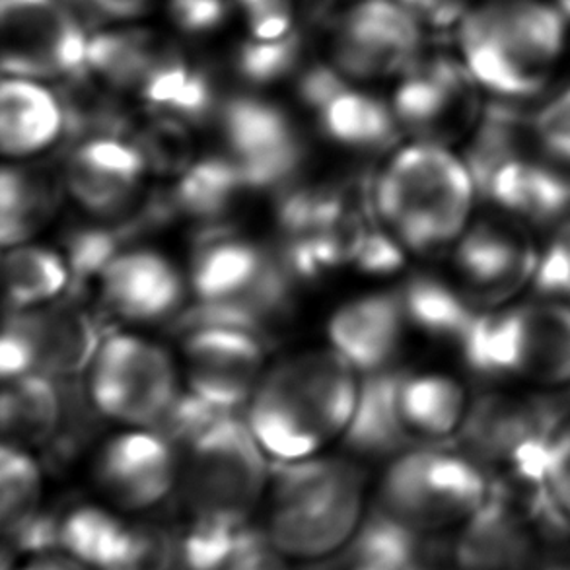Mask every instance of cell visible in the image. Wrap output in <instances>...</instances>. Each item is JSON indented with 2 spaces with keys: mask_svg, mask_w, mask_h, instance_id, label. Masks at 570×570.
I'll return each instance as SVG.
<instances>
[{
  "mask_svg": "<svg viewBox=\"0 0 570 570\" xmlns=\"http://www.w3.org/2000/svg\"><path fill=\"white\" fill-rule=\"evenodd\" d=\"M358 371L343 356L312 351L265 372L249 405L247 424L277 462L320 454L343 439L358 397Z\"/></svg>",
  "mask_w": 570,
  "mask_h": 570,
  "instance_id": "obj_1",
  "label": "cell"
},
{
  "mask_svg": "<svg viewBox=\"0 0 570 570\" xmlns=\"http://www.w3.org/2000/svg\"><path fill=\"white\" fill-rule=\"evenodd\" d=\"M569 22L553 0H471L458 20V51L485 92L540 94L561 67Z\"/></svg>",
  "mask_w": 570,
  "mask_h": 570,
  "instance_id": "obj_2",
  "label": "cell"
},
{
  "mask_svg": "<svg viewBox=\"0 0 570 570\" xmlns=\"http://www.w3.org/2000/svg\"><path fill=\"white\" fill-rule=\"evenodd\" d=\"M478 187L465 158L416 140L393 153L374 184V207L401 246L434 252L470 228Z\"/></svg>",
  "mask_w": 570,
  "mask_h": 570,
  "instance_id": "obj_3",
  "label": "cell"
},
{
  "mask_svg": "<svg viewBox=\"0 0 570 570\" xmlns=\"http://www.w3.org/2000/svg\"><path fill=\"white\" fill-rule=\"evenodd\" d=\"M363 473L332 458L277 462L271 468L267 538L293 557L330 556L363 522Z\"/></svg>",
  "mask_w": 570,
  "mask_h": 570,
  "instance_id": "obj_4",
  "label": "cell"
},
{
  "mask_svg": "<svg viewBox=\"0 0 570 570\" xmlns=\"http://www.w3.org/2000/svg\"><path fill=\"white\" fill-rule=\"evenodd\" d=\"M460 348L470 368L491 379L570 384V306L543 296L479 314Z\"/></svg>",
  "mask_w": 570,
  "mask_h": 570,
  "instance_id": "obj_5",
  "label": "cell"
},
{
  "mask_svg": "<svg viewBox=\"0 0 570 570\" xmlns=\"http://www.w3.org/2000/svg\"><path fill=\"white\" fill-rule=\"evenodd\" d=\"M489 494L491 479L470 455L426 448L387 468L379 509L416 532L434 533L470 522Z\"/></svg>",
  "mask_w": 570,
  "mask_h": 570,
  "instance_id": "obj_6",
  "label": "cell"
},
{
  "mask_svg": "<svg viewBox=\"0 0 570 570\" xmlns=\"http://www.w3.org/2000/svg\"><path fill=\"white\" fill-rule=\"evenodd\" d=\"M186 448L179 481L193 517L247 522L271 481L267 452L247 421L220 416Z\"/></svg>",
  "mask_w": 570,
  "mask_h": 570,
  "instance_id": "obj_7",
  "label": "cell"
},
{
  "mask_svg": "<svg viewBox=\"0 0 570 570\" xmlns=\"http://www.w3.org/2000/svg\"><path fill=\"white\" fill-rule=\"evenodd\" d=\"M561 409L533 397L487 395L473 403L460 431L470 455L501 489H543V465Z\"/></svg>",
  "mask_w": 570,
  "mask_h": 570,
  "instance_id": "obj_8",
  "label": "cell"
},
{
  "mask_svg": "<svg viewBox=\"0 0 570 570\" xmlns=\"http://www.w3.org/2000/svg\"><path fill=\"white\" fill-rule=\"evenodd\" d=\"M546 156L530 155L512 121L481 124L465 163L478 193L528 224L561 220L570 210V176Z\"/></svg>",
  "mask_w": 570,
  "mask_h": 570,
  "instance_id": "obj_9",
  "label": "cell"
},
{
  "mask_svg": "<svg viewBox=\"0 0 570 570\" xmlns=\"http://www.w3.org/2000/svg\"><path fill=\"white\" fill-rule=\"evenodd\" d=\"M178 368L153 341L117 333L90 363L88 395L98 413L131 429H156L179 395Z\"/></svg>",
  "mask_w": 570,
  "mask_h": 570,
  "instance_id": "obj_10",
  "label": "cell"
},
{
  "mask_svg": "<svg viewBox=\"0 0 570 570\" xmlns=\"http://www.w3.org/2000/svg\"><path fill=\"white\" fill-rule=\"evenodd\" d=\"M199 301L195 325H230L254 332L285 302L286 281L259 247L220 239L200 252L191 273Z\"/></svg>",
  "mask_w": 570,
  "mask_h": 570,
  "instance_id": "obj_11",
  "label": "cell"
},
{
  "mask_svg": "<svg viewBox=\"0 0 570 570\" xmlns=\"http://www.w3.org/2000/svg\"><path fill=\"white\" fill-rule=\"evenodd\" d=\"M85 26L65 0H0V53L7 77H75L88 70Z\"/></svg>",
  "mask_w": 570,
  "mask_h": 570,
  "instance_id": "obj_12",
  "label": "cell"
},
{
  "mask_svg": "<svg viewBox=\"0 0 570 570\" xmlns=\"http://www.w3.org/2000/svg\"><path fill=\"white\" fill-rule=\"evenodd\" d=\"M479 90L483 88L462 59L416 61L397 86L392 109L400 127L419 135V140L446 145L478 124Z\"/></svg>",
  "mask_w": 570,
  "mask_h": 570,
  "instance_id": "obj_13",
  "label": "cell"
},
{
  "mask_svg": "<svg viewBox=\"0 0 570 570\" xmlns=\"http://www.w3.org/2000/svg\"><path fill=\"white\" fill-rule=\"evenodd\" d=\"M423 22L395 0H361L341 18L333 55L337 69L355 78L405 72L419 61Z\"/></svg>",
  "mask_w": 570,
  "mask_h": 570,
  "instance_id": "obj_14",
  "label": "cell"
},
{
  "mask_svg": "<svg viewBox=\"0 0 570 570\" xmlns=\"http://www.w3.org/2000/svg\"><path fill=\"white\" fill-rule=\"evenodd\" d=\"M187 384L224 411L249 403L265 376V353L254 332L230 325H199L184 345Z\"/></svg>",
  "mask_w": 570,
  "mask_h": 570,
  "instance_id": "obj_15",
  "label": "cell"
},
{
  "mask_svg": "<svg viewBox=\"0 0 570 570\" xmlns=\"http://www.w3.org/2000/svg\"><path fill=\"white\" fill-rule=\"evenodd\" d=\"M220 124L247 189L281 186L298 170L301 140L288 116L275 104L236 98L224 104Z\"/></svg>",
  "mask_w": 570,
  "mask_h": 570,
  "instance_id": "obj_16",
  "label": "cell"
},
{
  "mask_svg": "<svg viewBox=\"0 0 570 570\" xmlns=\"http://www.w3.org/2000/svg\"><path fill=\"white\" fill-rule=\"evenodd\" d=\"M176 446L155 429H129L109 440L98 458V483L119 509L145 510L178 483Z\"/></svg>",
  "mask_w": 570,
  "mask_h": 570,
  "instance_id": "obj_17",
  "label": "cell"
},
{
  "mask_svg": "<svg viewBox=\"0 0 570 570\" xmlns=\"http://www.w3.org/2000/svg\"><path fill=\"white\" fill-rule=\"evenodd\" d=\"M538 263L540 252L514 224H473L455 242V265L478 301H507L533 283Z\"/></svg>",
  "mask_w": 570,
  "mask_h": 570,
  "instance_id": "obj_18",
  "label": "cell"
},
{
  "mask_svg": "<svg viewBox=\"0 0 570 570\" xmlns=\"http://www.w3.org/2000/svg\"><path fill=\"white\" fill-rule=\"evenodd\" d=\"M145 171L147 156L140 148L114 135H101L78 145L67 163L65 181L80 207L111 213L137 193Z\"/></svg>",
  "mask_w": 570,
  "mask_h": 570,
  "instance_id": "obj_19",
  "label": "cell"
},
{
  "mask_svg": "<svg viewBox=\"0 0 570 570\" xmlns=\"http://www.w3.org/2000/svg\"><path fill=\"white\" fill-rule=\"evenodd\" d=\"M104 302L131 322L170 316L184 298V281L174 263L150 249L117 254L100 275Z\"/></svg>",
  "mask_w": 570,
  "mask_h": 570,
  "instance_id": "obj_20",
  "label": "cell"
},
{
  "mask_svg": "<svg viewBox=\"0 0 570 570\" xmlns=\"http://www.w3.org/2000/svg\"><path fill=\"white\" fill-rule=\"evenodd\" d=\"M407 322L400 298L371 294L343 304L327 324L333 351L363 374L385 371L400 351Z\"/></svg>",
  "mask_w": 570,
  "mask_h": 570,
  "instance_id": "obj_21",
  "label": "cell"
},
{
  "mask_svg": "<svg viewBox=\"0 0 570 570\" xmlns=\"http://www.w3.org/2000/svg\"><path fill=\"white\" fill-rule=\"evenodd\" d=\"M67 131L61 96L41 80L4 77L0 86V147L10 160L46 153Z\"/></svg>",
  "mask_w": 570,
  "mask_h": 570,
  "instance_id": "obj_22",
  "label": "cell"
},
{
  "mask_svg": "<svg viewBox=\"0 0 570 570\" xmlns=\"http://www.w3.org/2000/svg\"><path fill=\"white\" fill-rule=\"evenodd\" d=\"M8 317L30 348L36 374H72L90 366L100 347L92 322L75 309H14Z\"/></svg>",
  "mask_w": 570,
  "mask_h": 570,
  "instance_id": "obj_23",
  "label": "cell"
},
{
  "mask_svg": "<svg viewBox=\"0 0 570 570\" xmlns=\"http://www.w3.org/2000/svg\"><path fill=\"white\" fill-rule=\"evenodd\" d=\"M429 535L376 509L348 541L341 570H439V551Z\"/></svg>",
  "mask_w": 570,
  "mask_h": 570,
  "instance_id": "obj_24",
  "label": "cell"
},
{
  "mask_svg": "<svg viewBox=\"0 0 570 570\" xmlns=\"http://www.w3.org/2000/svg\"><path fill=\"white\" fill-rule=\"evenodd\" d=\"M400 372L380 371L361 380L355 411L343 440L351 452L379 458L395 452L409 434L400 415Z\"/></svg>",
  "mask_w": 570,
  "mask_h": 570,
  "instance_id": "obj_25",
  "label": "cell"
},
{
  "mask_svg": "<svg viewBox=\"0 0 570 570\" xmlns=\"http://www.w3.org/2000/svg\"><path fill=\"white\" fill-rule=\"evenodd\" d=\"M470 400L458 380L444 374H415L401 379L400 415L407 434L440 440L462 431Z\"/></svg>",
  "mask_w": 570,
  "mask_h": 570,
  "instance_id": "obj_26",
  "label": "cell"
},
{
  "mask_svg": "<svg viewBox=\"0 0 570 570\" xmlns=\"http://www.w3.org/2000/svg\"><path fill=\"white\" fill-rule=\"evenodd\" d=\"M135 525L100 507L82 504L59 517V553L88 569L121 570L131 551Z\"/></svg>",
  "mask_w": 570,
  "mask_h": 570,
  "instance_id": "obj_27",
  "label": "cell"
},
{
  "mask_svg": "<svg viewBox=\"0 0 570 570\" xmlns=\"http://www.w3.org/2000/svg\"><path fill=\"white\" fill-rule=\"evenodd\" d=\"M62 403L51 376L26 374L4 380L0 426L4 444L26 448L53 436L61 424Z\"/></svg>",
  "mask_w": 570,
  "mask_h": 570,
  "instance_id": "obj_28",
  "label": "cell"
},
{
  "mask_svg": "<svg viewBox=\"0 0 570 570\" xmlns=\"http://www.w3.org/2000/svg\"><path fill=\"white\" fill-rule=\"evenodd\" d=\"M139 92L150 108L179 124H200L215 108V92L208 78L191 69L174 49H168L156 62Z\"/></svg>",
  "mask_w": 570,
  "mask_h": 570,
  "instance_id": "obj_29",
  "label": "cell"
},
{
  "mask_svg": "<svg viewBox=\"0 0 570 570\" xmlns=\"http://www.w3.org/2000/svg\"><path fill=\"white\" fill-rule=\"evenodd\" d=\"M317 116L330 139L356 150L390 147L401 129L392 106L351 88L335 96Z\"/></svg>",
  "mask_w": 570,
  "mask_h": 570,
  "instance_id": "obj_30",
  "label": "cell"
},
{
  "mask_svg": "<svg viewBox=\"0 0 570 570\" xmlns=\"http://www.w3.org/2000/svg\"><path fill=\"white\" fill-rule=\"evenodd\" d=\"M2 275L8 304L14 309L39 308L59 298L72 277L65 255L26 242L7 247Z\"/></svg>",
  "mask_w": 570,
  "mask_h": 570,
  "instance_id": "obj_31",
  "label": "cell"
},
{
  "mask_svg": "<svg viewBox=\"0 0 570 570\" xmlns=\"http://www.w3.org/2000/svg\"><path fill=\"white\" fill-rule=\"evenodd\" d=\"M168 51L155 33L142 30L104 31L88 41V70L114 88L140 90L148 72Z\"/></svg>",
  "mask_w": 570,
  "mask_h": 570,
  "instance_id": "obj_32",
  "label": "cell"
},
{
  "mask_svg": "<svg viewBox=\"0 0 570 570\" xmlns=\"http://www.w3.org/2000/svg\"><path fill=\"white\" fill-rule=\"evenodd\" d=\"M400 301L407 322L432 337L455 341L458 345L479 316L468 294L455 291L440 278L411 281Z\"/></svg>",
  "mask_w": 570,
  "mask_h": 570,
  "instance_id": "obj_33",
  "label": "cell"
},
{
  "mask_svg": "<svg viewBox=\"0 0 570 570\" xmlns=\"http://www.w3.org/2000/svg\"><path fill=\"white\" fill-rule=\"evenodd\" d=\"M263 540L267 535L255 532L247 522L195 518L186 532L176 538V570H224Z\"/></svg>",
  "mask_w": 570,
  "mask_h": 570,
  "instance_id": "obj_34",
  "label": "cell"
},
{
  "mask_svg": "<svg viewBox=\"0 0 570 570\" xmlns=\"http://www.w3.org/2000/svg\"><path fill=\"white\" fill-rule=\"evenodd\" d=\"M43 479L26 448L4 444L0 450V524L12 538L39 514Z\"/></svg>",
  "mask_w": 570,
  "mask_h": 570,
  "instance_id": "obj_35",
  "label": "cell"
},
{
  "mask_svg": "<svg viewBox=\"0 0 570 570\" xmlns=\"http://www.w3.org/2000/svg\"><path fill=\"white\" fill-rule=\"evenodd\" d=\"M244 189L246 181L232 158H205L179 179L176 200L187 215L208 218L228 210Z\"/></svg>",
  "mask_w": 570,
  "mask_h": 570,
  "instance_id": "obj_36",
  "label": "cell"
},
{
  "mask_svg": "<svg viewBox=\"0 0 570 570\" xmlns=\"http://www.w3.org/2000/svg\"><path fill=\"white\" fill-rule=\"evenodd\" d=\"M46 210L43 189L28 174L7 166L0 176V239L4 249L28 242Z\"/></svg>",
  "mask_w": 570,
  "mask_h": 570,
  "instance_id": "obj_37",
  "label": "cell"
},
{
  "mask_svg": "<svg viewBox=\"0 0 570 570\" xmlns=\"http://www.w3.org/2000/svg\"><path fill=\"white\" fill-rule=\"evenodd\" d=\"M301 55L302 38L296 31L271 41L252 39L239 47L236 69L252 85H273L296 69Z\"/></svg>",
  "mask_w": 570,
  "mask_h": 570,
  "instance_id": "obj_38",
  "label": "cell"
},
{
  "mask_svg": "<svg viewBox=\"0 0 570 570\" xmlns=\"http://www.w3.org/2000/svg\"><path fill=\"white\" fill-rule=\"evenodd\" d=\"M530 127L541 155L559 166H570V88L543 104Z\"/></svg>",
  "mask_w": 570,
  "mask_h": 570,
  "instance_id": "obj_39",
  "label": "cell"
},
{
  "mask_svg": "<svg viewBox=\"0 0 570 570\" xmlns=\"http://www.w3.org/2000/svg\"><path fill=\"white\" fill-rule=\"evenodd\" d=\"M533 285L546 298L570 306V220H564L540 254Z\"/></svg>",
  "mask_w": 570,
  "mask_h": 570,
  "instance_id": "obj_40",
  "label": "cell"
},
{
  "mask_svg": "<svg viewBox=\"0 0 570 570\" xmlns=\"http://www.w3.org/2000/svg\"><path fill=\"white\" fill-rule=\"evenodd\" d=\"M543 489L557 510L570 520V411L559 416L549 439Z\"/></svg>",
  "mask_w": 570,
  "mask_h": 570,
  "instance_id": "obj_41",
  "label": "cell"
},
{
  "mask_svg": "<svg viewBox=\"0 0 570 570\" xmlns=\"http://www.w3.org/2000/svg\"><path fill=\"white\" fill-rule=\"evenodd\" d=\"M117 255L116 234L106 230L77 232L69 239L70 273L80 278H100L109 262Z\"/></svg>",
  "mask_w": 570,
  "mask_h": 570,
  "instance_id": "obj_42",
  "label": "cell"
},
{
  "mask_svg": "<svg viewBox=\"0 0 570 570\" xmlns=\"http://www.w3.org/2000/svg\"><path fill=\"white\" fill-rule=\"evenodd\" d=\"M252 38L259 41L285 38L293 28V0H238Z\"/></svg>",
  "mask_w": 570,
  "mask_h": 570,
  "instance_id": "obj_43",
  "label": "cell"
},
{
  "mask_svg": "<svg viewBox=\"0 0 570 570\" xmlns=\"http://www.w3.org/2000/svg\"><path fill=\"white\" fill-rule=\"evenodd\" d=\"M226 0H170L168 14L179 30L207 33L226 20Z\"/></svg>",
  "mask_w": 570,
  "mask_h": 570,
  "instance_id": "obj_44",
  "label": "cell"
},
{
  "mask_svg": "<svg viewBox=\"0 0 570 570\" xmlns=\"http://www.w3.org/2000/svg\"><path fill=\"white\" fill-rule=\"evenodd\" d=\"M356 263L363 271L368 273H392L400 269L403 265V252L397 239L384 234H374V236H363L355 249Z\"/></svg>",
  "mask_w": 570,
  "mask_h": 570,
  "instance_id": "obj_45",
  "label": "cell"
},
{
  "mask_svg": "<svg viewBox=\"0 0 570 570\" xmlns=\"http://www.w3.org/2000/svg\"><path fill=\"white\" fill-rule=\"evenodd\" d=\"M347 88L345 78L341 77V70L332 67H314L306 70L298 82L302 101L316 111L325 108L335 96H340Z\"/></svg>",
  "mask_w": 570,
  "mask_h": 570,
  "instance_id": "obj_46",
  "label": "cell"
},
{
  "mask_svg": "<svg viewBox=\"0 0 570 570\" xmlns=\"http://www.w3.org/2000/svg\"><path fill=\"white\" fill-rule=\"evenodd\" d=\"M224 570H288L283 557L278 556V549L267 540L255 543L254 548L247 549L242 556L228 564Z\"/></svg>",
  "mask_w": 570,
  "mask_h": 570,
  "instance_id": "obj_47",
  "label": "cell"
},
{
  "mask_svg": "<svg viewBox=\"0 0 570 570\" xmlns=\"http://www.w3.org/2000/svg\"><path fill=\"white\" fill-rule=\"evenodd\" d=\"M94 14L108 16L116 20H129L142 14L148 7V0H88Z\"/></svg>",
  "mask_w": 570,
  "mask_h": 570,
  "instance_id": "obj_48",
  "label": "cell"
},
{
  "mask_svg": "<svg viewBox=\"0 0 570 570\" xmlns=\"http://www.w3.org/2000/svg\"><path fill=\"white\" fill-rule=\"evenodd\" d=\"M4 570H10L8 559L4 556ZM18 570H90L82 563H78L77 559L65 556V553H49V556L33 557L30 563Z\"/></svg>",
  "mask_w": 570,
  "mask_h": 570,
  "instance_id": "obj_49",
  "label": "cell"
},
{
  "mask_svg": "<svg viewBox=\"0 0 570 570\" xmlns=\"http://www.w3.org/2000/svg\"><path fill=\"white\" fill-rule=\"evenodd\" d=\"M553 4L559 8V12L564 16V20L570 23V0H553Z\"/></svg>",
  "mask_w": 570,
  "mask_h": 570,
  "instance_id": "obj_50",
  "label": "cell"
}]
</instances>
